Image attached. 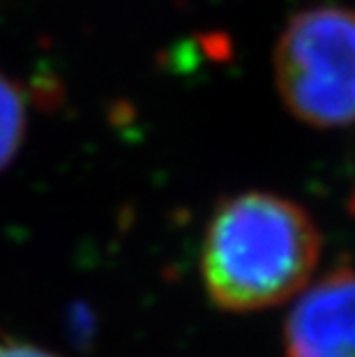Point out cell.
I'll use <instances>...</instances> for the list:
<instances>
[{
	"mask_svg": "<svg viewBox=\"0 0 355 357\" xmlns=\"http://www.w3.org/2000/svg\"><path fill=\"white\" fill-rule=\"evenodd\" d=\"M275 83L300 123L355 125V12L321 5L296 14L277 40Z\"/></svg>",
	"mask_w": 355,
	"mask_h": 357,
	"instance_id": "7a4b0ae2",
	"label": "cell"
},
{
	"mask_svg": "<svg viewBox=\"0 0 355 357\" xmlns=\"http://www.w3.org/2000/svg\"><path fill=\"white\" fill-rule=\"evenodd\" d=\"M321 258L309 212L284 196L245 192L217 205L201 247L203 286L219 309L247 314L298 295Z\"/></svg>",
	"mask_w": 355,
	"mask_h": 357,
	"instance_id": "6da1fadb",
	"label": "cell"
},
{
	"mask_svg": "<svg viewBox=\"0 0 355 357\" xmlns=\"http://www.w3.org/2000/svg\"><path fill=\"white\" fill-rule=\"evenodd\" d=\"M284 357H355L353 265H339L300 293L284 323Z\"/></svg>",
	"mask_w": 355,
	"mask_h": 357,
	"instance_id": "3957f363",
	"label": "cell"
},
{
	"mask_svg": "<svg viewBox=\"0 0 355 357\" xmlns=\"http://www.w3.org/2000/svg\"><path fill=\"white\" fill-rule=\"evenodd\" d=\"M26 134V102L21 90L0 74V171L19 153Z\"/></svg>",
	"mask_w": 355,
	"mask_h": 357,
	"instance_id": "277c9868",
	"label": "cell"
},
{
	"mask_svg": "<svg viewBox=\"0 0 355 357\" xmlns=\"http://www.w3.org/2000/svg\"><path fill=\"white\" fill-rule=\"evenodd\" d=\"M0 357H58V355L44 351L40 346L10 341V344H0Z\"/></svg>",
	"mask_w": 355,
	"mask_h": 357,
	"instance_id": "5b68a950",
	"label": "cell"
}]
</instances>
